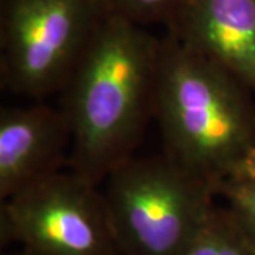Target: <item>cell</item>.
<instances>
[{
    "instance_id": "cell-1",
    "label": "cell",
    "mask_w": 255,
    "mask_h": 255,
    "mask_svg": "<svg viewBox=\"0 0 255 255\" xmlns=\"http://www.w3.org/2000/svg\"><path fill=\"white\" fill-rule=\"evenodd\" d=\"M160 38L115 13H105L64 91L70 125L68 169L101 186L133 156L155 117Z\"/></svg>"
},
{
    "instance_id": "cell-2",
    "label": "cell",
    "mask_w": 255,
    "mask_h": 255,
    "mask_svg": "<svg viewBox=\"0 0 255 255\" xmlns=\"http://www.w3.org/2000/svg\"><path fill=\"white\" fill-rule=\"evenodd\" d=\"M253 97L173 34L160 38L155 118L164 153L214 186L255 150Z\"/></svg>"
},
{
    "instance_id": "cell-3",
    "label": "cell",
    "mask_w": 255,
    "mask_h": 255,
    "mask_svg": "<svg viewBox=\"0 0 255 255\" xmlns=\"http://www.w3.org/2000/svg\"><path fill=\"white\" fill-rule=\"evenodd\" d=\"M100 187L119 255H184L219 199L166 153L129 157Z\"/></svg>"
},
{
    "instance_id": "cell-4",
    "label": "cell",
    "mask_w": 255,
    "mask_h": 255,
    "mask_svg": "<svg viewBox=\"0 0 255 255\" xmlns=\"http://www.w3.org/2000/svg\"><path fill=\"white\" fill-rule=\"evenodd\" d=\"M105 13L101 0H0L1 87L31 100L61 91Z\"/></svg>"
},
{
    "instance_id": "cell-5",
    "label": "cell",
    "mask_w": 255,
    "mask_h": 255,
    "mask_svg": "<svg viewBox=\"0 0 255 255\" xmlns=\"http://www.w3.org/2000/svg\"><path fill=\"white\" fill-rule=\"evenodd\" d=\"M0 236L31 255H119L101 187L68 167L1 200Z\"/></svg>"
},
{
    "instance_id": "cell-6",
    "label": "cell",
    "mask_w": 255,
    "mask_h": 255,
    "mask_svg": "<svg viewBox=\"0 0 255 255\" xmlns=\"http://www.w3.org/2000/svg\"><path fill=\"white\" fill-rule=\"evenodd\" d=\"M70 125L46 104L0 111V201L68 167Z\"/></svg>"
},
{
    "instance_id": "cell-7",
    "label": "cell",
    "mask_w": 255,
    "mask_h": 255,
    "mask_svg": "<svg viewBox=\"0 0 255 255\" xmlns=\"http://www.w3.org/2000/svg\"><path fill=\"white\" fill-rule=\"evenodd\" d=\"M166 31L255 95V0H186Z\"/></svg>"
},
{
    "instance_id": "cell-8",
    "label": "cell",
    "mask_w": 255,
    "mask_h": 255,
    "mask_svg": "<svg viewBox=\"0 0 255 255\" xmlns=\"http://www.w3.org/2000/svg\"><path fill=\"white\" fill-rule=\"evenodd\" d=\"M184 255H255V241L221 203L213 207Z\"/></svg>"
},
{
    "instance_id": "cell-9",
    "label": "cell",
    "mask_w": 255,
    "mask_h": 255,
    "mask_svg": "<svg viewBox=\"0 0 255 255\" xmlns=\"http://www.w3.org/2000/svg\"><path fill=\"white\" fill-rule=\"evenodd\" d=\"M217 196L255 241V150L217 183Z\"/></svg>"
},
{
    "instance_id": "cell-10",
    "label": "cell",
    "mask_w": 255,
    "mask_h": 255,
    "mask_svg": "<svg viewBox=\"0 0 255 255\" xmlns=\"http://www.w3.org/2000/svg\"><path fill=\"white\" fill-rule=\"evenodd\" d=\"M110 13H115L136 24L147 27L163 24L167 27L186 0H101Z\"/></svg>"
},
{
    "instance_id": "cell-11",
    "label": "cell",
    "mask_w": 255,
    "mask_h": 255,
    "mask_svg": "<svg viewBox=\"0 0 255 255\" xmlns=\"http://www.w3.org/2000/svg\"><path fill=\"white\" fill-rule=\"evenodd\" d=\"M6 255H31V254H28V253L23 251V250H18V251H16V253H11V254H6Z\"/></svg>"
}]
</instances>
